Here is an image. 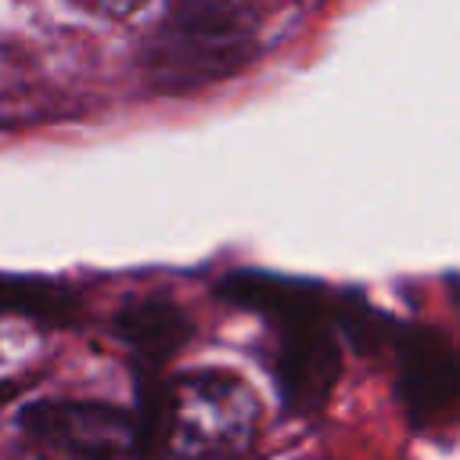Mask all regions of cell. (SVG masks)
Segmentation results:
<instances>
[{
  "label": "cell",
  "mask_w": 460,
  "mask_h": 460,
  "mask_svg": "<svg viewBox=\"0 0 460 460\" xmlns=\"http://www.w3.org/2000/svg\"><path fill=\"white\" fill-rule=\"evenodd\" d=\"M140 424L119 406L93 399H43L18 413L11 460H129Z\"/></svg>",
  "instance_id": "cell-4"
},
{
  "label": "cell",
  "mask_w": 460,
  "mask_h": 460,
  "mask_svg": "<svg viewBox=\"0 0 460 460\" xmlns=\"http://www.w3.org/2000/svg\"><path fill=\"white\" fill-rule=\"evenodd\" d=\"M219 295L234 305L262 313L277 327L273 374L291 413L316 410L341 370L338 359V302L309 280H288L270 273H230Z\"/></svg>",
  "instance_id": "cell-1"
},
{
  "label": "cell",
  "mask_w": 460,
  "mask_h": 460,
  "mask_svg": "<svg viewBox=\"0 0 460 460\" xmlns=\"http://www.w3.org/2000/svg\"><path fill=\"white\" fill-rule=\"evenodd\" d=\"M395 392L413 424H435L460 410V345L431 327H402L395 338Z\"/></svg>",
  "instance_id": "cell-5"
},
{
  "label": "cell",
  "mask_w": 460,
  "mask_h": 460,
  "mask_svg": "<svg viewBox=\"0 0 460 460\" xmlns=\"http://www.w3.org/2000/svg\"><path fill=\"white\" fill-rule=\"evenodd\" d=\"M259 428V399L230 370H187L147 399V460H241Z\"/></svg>",
  "instance_id": "cell-2"
},
{
  "label": "cell",
  "mask_w": 460,
  "mask_h": 460,
  "mask_svg": "<svg viewBox=\"0 0 460 460\" xmlns=\"http://www.w3.org/2000/svg\"><path fill=\"white\" fill-rule=\"evenodd\" d=\"M194 323L190 316L162 295H147V298H129L119 316H115V334L144 359H169L172 352H180L190 338Z\"/></svg>",
  "instance_id": "cell-6"
},
{
  "label": "cell",
  "mask_w": 460,
  "mask_h": 460,
  "mask_svg": "<svg viewBox=\"0 0 460 460\" xmlns=\"http://www.w3.org/2000/svg\"><path fill=\"white\" fill-rule=\"evenodd\" d=\"M255 40L248 0H169L140 61L158 90L183 93L237 72L255 54Z\"/></svg>",
  "instance_id": "cell-3"
}]
</instances>
